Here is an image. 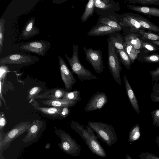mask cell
I'll return each mask as SVG.
<instances>
[{
	"instance_id": "6da1fadb",
	"label": "cell",
	"mask_w": 159,
	"mask_h": 159,
	"mask_svg": "<svg viewBox=\"0 0 159 159\" xmlns=\"http://www.w3.org/2000/svg\"><path fill=\"white\" fill-rule=\"evenodd\" d=\"M70 125L71 128L84 140L93 153L102 157L107 156L105 150L98 140L97 136L89 126H84L73 120L70 121Z\"/></svg>"
},
{
	"instance_id": "7a4b0ae2",
	"label": "cell",
	"mask_w": 159,
	"mask_h": 159,
	"mask_svg": "<svg viewBox=\"0 0 159 159\" xmlns=\"http://www.w3.org/2000/svg\"><path fill=\"white\" fill-rule=\"evenodd\" d=\"M39 61V58L35 56L16 52L1 58L0 65L7 66L11 69H16L32 65Z\"/></svg>"
},
{
	"instance_id": "3957f363",
	"label": "cell",
	"mask_w": 159,
	"mask_h": 159,
	"mask_svg": "<svg viewBox=\"0 0 159 159\" xmlns=\"http://www.w3.org/2000/svg\"><path fill=\"white\" fill-rule=\"evenodd\" d=\"M79 46L73 45L72 54L71 57L66 54L65 56L68 61L72 70L81 81L96 80L97 77L89 70L86 69L80 62L79 57Z\"/></svg>"
},
{
	"instance_id": "277c9868",
	"label": "cell",
	"mask_w": 159,
	"mask_h": 159,
	"mask_svg": "<svg viewBox=\"0 0 159 159\" xmlns=\"http://www.w3.org/2000/svg\"><path fill=\"white\" fill-rule=\"evenodd\" d=\"M89 126L97 134L98 139L111 147L116 142L117 135L112 126L108 124L89 121L88 123Z\"/></svg>"
},
{
	"instance_id": "5b68a950",
	"label": "cell",
	"mask_w": 159,
	"mask_h": 159,
	"mask_svg": "<svg viewBox=\"0 0 159 159\" xmlns=\"http://www.w3.org/2000/svg\"><path fill=\"white\" fill-rule=\"evenodd\" d=\"M56 134L59 137L61 142L57 145L64 152L70 155L77 157L80 155L81 146L68 133L63 130L54 127Z\"/></svg>"
},
{
	"instance_id": "8992f818",
	"label": "cell",
	"mask_w": 159,
	"mask_h": 159,
	"mask_svg": "<svg viewBox=\"0 0 159 159\" xmlns=\"http://www.w3.org/2000/svg\"><path fill=\"white\" fill-rule=\"evenodd\" d=\"M107 42L108 67L115 81L121 85L120 73L122 69L121 62L116 53V48L113 43L108 39Z\"/></svg>"
},
{
	"instance_id": "52a82bcc",
	"label": "cell",
	"mask_w": 159,
	"mask_h": 159,
	"mask_svg": "<svg viewBox=\"0 0 159 159\" xmlns=\"http://www.w3.org/2000/svg\"><path fill=\"white\" fill-rule=\"evenodd\" d=\"M116 17L122 30L126 35L130 33H139L140 31H145L138 21V14L127 12L119 15Z\"/></svg>"
},
{
	"instance_id": "ba28073f",
	"label": "cell",
	"mask_w": 159,
	"mask_h": 159,
	"mask_svg": "<svg viewBox=\"0 0 159 159\" xmlns=\"http://www.w3.org/2000/svg\"><path fill=\"white\" fill-rule=\"evenodd\" d=\"M51 44L44 40L33 41L19 43L14 44L12 47L18 50L36 54L44 56L51 48Z\"/></svg>"
},
{
	"instance_id": "9c48e42d",
	"label": "cell",
	"mask_w": 159,
	"mask_h": 159,
	"mask_svg": "<svg viewBox=\"0 0 159 159\" xmlns=\"http://www.w3.org/2000/svg\"><path fill=\"white\" fill-rule=\"evenodd\" d=\"M31 123L30 121L19 122L9 131L5 133L3 139L2 146L0 147V155L4 151L10 147V144L17 138L27 131Z\"/></svg>"
},
{
	"instance_id": "30bf717a",
	"label": "cell",
	"mask_w": 159,
	"mask_h": 159,
	"mask_svg": "<svg viewBox=\"0 0 159 159\" xmlns=\"http://www.w3.org/2000/svg\"><path fill=\"white\" fill-rule=\"evenodd\" d=\"M46 125L43 120H34L22 141L25 143L37 142L46 129Z\"/></svg>"
},
{
	"instance_id": "8fae6325",
	"label": "cell",
	"mask_w": 159,
	"mask_h": 159,
	"mask_svg": "<svg viewBox=\"0 0 159 159\" xmlns=\"http://www.w3.org/2000/svg\"><path fill=\"white\" fill-rule=\"evenodd\" d=\"M83 50L87 60L91 64L97 73L102 72L105 68L102 59V51L100 49L87 48L84 47Z\"/></svg>"
},
{
	"instance_id": "7c38bea8",
	"label": "cell",
	"mask_w": 159,
	"mask_h": 159,
	"mask_svg": "<svg viewBox=\"0 0 159 159\" xmlns=\"http://www.w3.org/2000/svg\"><path fill=\"white\" fill-rule=\"evenodd\" d=\"M58 59L61 79L64 84L65 89L68 92L71 90L73 85L76 83V80L63 59L58 56Z\"/></svg>"
},
{
	"instance_id": "4fadbf2b",
	"label": "cell",
	"mask_w": 159,
	"mask_h": 159,
	"mask_svg": "<svg viewBox=\"0 0 159 159\" xmlns=\"http://www.w3.org/2000/svg\"><path fill=\"white\" fill-rule=\"evenodd\" d=\"M108 101L106 93L103 92L95 93L89 100L85 108V111L89 112L102 109Z\"/></svg>"
},
{
	"instance_id": "5bb4252c",
	"label": "cell",
	"mask_w": 159,
	"mask_h": 159,
	"mask_svg": "<svg viewBox=\"0 0 159 159\" xmlns=\"http://www.w3.org/2000/svg\"><path fill=\"white\" fill-rule=\"evenodd\" d=\"M30 102L32 103V105L35 109L39 111L43 115L47 118L52 120H60L64 118L62 114L63 107H41L39 106L38 102L34 99Z\"/></svg>"
},
{
	"instance_id": "9a60e30c",
	"label": "cell",
	"mask_w": 159,
	"mask_h": 159,
	"mask_svg": "<svg viewBox=\"0 0 159 159\" xmlns=\"http://www.w3.org/2000/svg\"><path fill=\"white\" fill-rule=\"evenodd\" d=\"M35 22V18L33 17L28 20L19 36V40H27L40 33V29L36 26Z\"/></svg>"
},
{
	"instance_id": "2e32d148",
	"label": "cell",
	"mask_w": 159,
	"mask_h": 159,
	"mask_svg": "<svg viewBox=\"0 0 159 159\" xmlns=\"http://www.w3.org/2000/svg\"><path fill=\"white\" fill-rule=\"evenodd\" d=\"M94 9H95L94 11H96L98 14L103 11V12L108 11L109 12L113 13L120 9L119 5L113 0H94Z\"/></svg>"
},
{
	"instance_id": "e0dca14e",
	"label": "cell",
	"mask_w": 159,
	"mask_h": 159,
	"mask_svg": "<svg viewBox=\"0 0 159 159\" xmlns=\"http://www.w3.org/2000/svg\"><path fill=\"white\" fill-rule=\"evenodd\" d=\"M120 31L109 26L97 22L96 25L93 26L88 32L87 35L92 36H110L111 34Z\"/></svg>"
},
{
	"instance_id": "ac0fdd59",
	"label": "cell",
	"mask_w": 159,
	"mask_h": 159,
	"mask_svg": "<svg viewBox=\"0 0 159 159\" xmlns=\"http://www.w3.org/2000/svg\"><path fill=\"white\" fill-rule=\"evenodd\" d=\"M127 7L134 11L148 16L159 17V8L146 6H139L129 4Z\"/></svg>"
},
{
	"instance_id": "d6986e66",
	"label": "cell",
	"mask_w": 159,
	"mask_h": 159,
	"mask_svg": "<svg viewBox=\"0 0 159 159\" xmlns=\"http://www.w3.org/2000/svg\"><path fill=\"white\" fill-rule=\"evenodd\" d=\"M97 22L109 26L120 31L122 30L121 26L119 24L116 16L114 15L100 16Z\"/></svg>"
},
{
	"instance_id": "ffe728a7",
	"label": "cell",
	"mask_w": 159,
	"mask_h": 159,
	"mask_svg": "<svg viewBox=\"0 0 159 159\" xmlns=\"http://www.w3.org/2000/svg\"><path fill=\"white\" fill-rule=\"evenodd\" d=\"M67 92L65 89L56 88L45 92L43 94L38 95L34 99L47 98L49 99H55L63 98Z\"/></svg>"
},
{
	"instance_id": "44dd1931",
	"label": "cell",
	"mask_w": 159,
	"mask_h": 159,
	"mask_svg": "<svg viewBox=\"0 0 159 159\" xmlns=\"http://www.w3.org/2000/svg\"><path fill=\"white\" fill-rule=\"evenodd\" d=\"M77 102L70 101L63 98L55 99H49L44 100L42 103L44 105L51 107H70L75 106Z\"/></svg>"
},
{
	"instance_id": "7402d4cb",
	"label": "cell",
	"mask_w": 159,
	"mask_h": 159,
	"mask_svg": "<svg viewBox=\"0 0 159 159\" xmlns=\"http://www.w3.org/2000/svg\"><path fill=\"white\" fill-rule=\"evenodd\" d=\"M124 80L127 94L131 105L136 112L139 114L140 111L137 98L125 75L124 76Z\"/></svg>"
},
{
	"instance_id": "603a6c76",
	"label": "cell",
	"mask_w": 159,
	"mask_h": 159,
	"mask_svg": "<svg viewBox=\"0 0 159 159\" xmlns=\"http://www.w3.org/2000/svg\"><path fill=\"white\" fill-rule=\"evenodd\" d=\"M126 44H130L137 50L141 51L142 49V36L140 33H130L125 36Z\"/></svg>"
},
{
	"instance_id": "cb8c5ba5",
	"label": "cell",
	"mask_w": 159,
	"mask_h": 159,
	"mask_svg": "<svg viewBox=\"0 0 159 159\" xmlns=\"http://www.w3.org/2000/svg\"><path fill=\"white\" fill-rule=\"evenodd\" d=\"M108 39L113 43L116 49L125 50L126 46L125 38L120 32L111 34L109 36Z\"/></svg>"
},
{
	"instance_id": "d4e9b609",
	"label": "cell",
	"mask_w": 159,
	"mask_h": 159,
	"mask_svg": "<svg viewBox=\"0 0 159 159\" xmlns=\"http://www.w3.org/2000/svg\"><path fill=\"white\" fill-rule=\"evenodd\" d=\"M137 19L141 26L148 31L159 34V27L151 22L147 18L138 14Z\"/></svg>"
},
{
	"instance_id": "484cf974",
	"label": "cell",
	"mask_w": 159,
	"mask_h": 159,
	"mask_svg": "<svg viewBox=\"0 0 159 159\" xmlns=\"http://www.w3.org/2000/svg\"><path fill=\"white\" fill-rule=\"evenodd\" d=\"M137 59L140 61L148 63H157L159 62V54L140 53L138 54Z\"/></svg>"
},
{
	"instance_id": "4316f807",
	"label": "cell",
	"mask_w": 159,
	"mask_h": 159,
	"mask_svg": "<svg viewBox=\"0 0 159 159\" xmlns=\"http://www.w3.org/2000/svg\"><path fill=\"white\" fill-rule=\"evenodd\" d=\"M94 9V0H89L85 6L84 11L81 16V20L82 22L86 21L89 17L93 15Z\"/></svg>"
},
{
	"instance_id": "83f0119b",
	"label": "cell",
	"mask_w": 159,
	"mask_h": 159,
	"mask_svg": "<svg viewBox=\"0 0 159 159\" xmlns=\"http://www.w3.org/2000/svg\"><path fill=\"white\" fill-rule=\"evenodd\" d=\"M116 51L122 63L126 68L130 70V66L132 62L125 50L116 49Z\"/></svg>"
},
{
	"instance_id": "f1b7e54d",
	"label": "cell",
	"mask_w": 159,
	"mask_h": 159,
	"mask_svg": "<svg viewBox=\"0 0 159 159\" xmlns=\"http://www.w3.org/2000/svg\"><path fill=\"white\" fill-rule=\"evenodd\" d=\"M142 49L140 53H152L159 50V47L146 40L142 39Z\"/></svg>"
},
{
	"instance_id": "f546056e",
	"label": "cell",
	"mask_w": 159,
	"mask_h": 159,
	"mask_svg": "<svg viewBox=\"0 0 159 159\" xmlns=\"http://www.w3.org/2000/svg\"><path fill=\"white\" fill-rule=\"evenodd\" d=\"M81 92L78 90H75L71 92L67 91L63 99L72 101L79 102L81 100Z\"/></svg>"
},
{
	"instance_id": "4dcf8cb0",
	"label": "cell",
	"mask_w": 159,
	"mask_h": 159,
	"mask_svg": "<svg viewBox=\"0 0 159 159\" xmlns=\"http://www.w3.org/2000/svg\"><path fill=\"white\" fill-rule=\"evenodd\" d=\"M125 50L130 59L132 62L135 61L137 59L138 54L140 53V51L136 49L130 44H126Z\"/></svg>"
},
{
	"instance_id": "1f68e13d",
	"label": "cell",
	"mask_w": 159,
	"mask_h": 159,
	"mask_svg": "<svg viewBox=\"0 0 159 159\" xmlns=\"http://www.w3.org/2000/svg\"><path fill=\"white\" fill-rule=\"evenodd\" d=\"M130 4H139L145 6L148 5H159V0H126Z\"/></svg>"
},
{
	"instance_id": "d6a6232c",
	"label": "cell",
	"mask_w": 159,
	"mask_h": 159,
	"mask_svg": "<svg viewBox=\"0 0 159 159\" xmlns=\"http://www.w3.org/2000/svg\"><path fill=\"white\" fill-rule=\"evenodd\" d=\"M142 36V39L144 40L159 41V34L153 32L140 31L139 33Z\"/></svg>"
},
{
	"instance_id": "836d02e7",
	"label": "cell",
	"mask_w": 159,
	"mask_h": 159,
	"mask_svg": "<svg viewBox=\"0 0 159 159\" xmlns=\"http://www.w3.org/2000/svg\"><path fill=\"white\" fill-rule=\"evenodd\" d=\"M5 20L2 18L0 19V54L2 50L4 40Z\"/></svg>"
},
{
	"instance_id": "e575fe53",
	"label": "cell",
	"mask_w": 159,
	"mask_h": 159,
	"mask_svg": "<svg viewBox=\"0 0 159 159\" xmlns=\"http://www.w3.org/2000/svg\"><path fill=\"white\" fill-rule=\"evenodd\" d=\"M42 90V88L40 86H35L31 88L28 91L27 96L28 100L30 101V102L31 101L34 99L38 94Z\"/></svg>"
},
{
	"instance_id": "d590c367",
	"label": "cell",
	"mask_w": 159,
	"mask_h": 159,
	"mask_svg": "<svg viewBox=\"0 0 159 159\" xmlns=\"http://www.w3.org/2000/svg\"><path fill=\"white\" fill-rule=\"evenodd\" d=\"M140 137L139 126L136 125L132 128L129 135V140L132 141L138 139Z\"/></svg>"
},
{
	"instance_id": "8d00e7d4",
	"label": "cell",
	"mask_w": 159,
	"mask_h": 159,
	"mask_svg": "<svg viewBox=\"0 0 159 159\" xmlns=\"http://www.w3.org/2000/svg\"><path fill=\"white\" fill-rule=\"evenodd\" d=\"M7 124V120L3 112H0V133L2 136L3 139L4 138L5 133L4 132V129Z\"/></svg>"
},
{
	"instance_id": "74e56055",
	"label": "cell",
	"mask_w": 159,
	"mask_h": 159,
	"mask_svg": "<svg viewBox=\"0 0 159 159\" xmlns=\"http://www.w3.org/2000/svg\"><path fill=\"white\" fill-rule=\"evenodd\" d=\"M5 76L0 77V102L1 100L3 101L4 104L6 105V102L5 99H4L3 95H2V89L4 82V81Z\"/></svg>"
},
{
	"instance_id": "f35d334b",
	"label": "cell",
	"mask_w": 159,
	"mask_h": 159,
	"mask_svg": "<svg viewBox=\"0 0 159 159\" xmlns=\"http://www.w3.org/2000/svg\"><path fill=\"white\" fill-rule=\"evenodd\" d=\"M150 73L153 80L157 81L159 80V66L155 70H151Z\"/></svg>"
},
{
	"instance_id": "ab89813d",
	"label": "cell",
	"mask_w": 159,
	"mask_h": 159,
	"mask_svg": "<svg viewBox=\"0 0 159 159\" xmlns=\"http://www.w3.org/2000/svg\"><path fill=\"white\" fill-rule=\"evenodd\" d=\"M151 114L152 115L154 122L159 124V109L154 110Z\"/></svg>"
},
{
	"instance_id": "60d3db41",
	"label": "cell",
	"mask_w": 159,
	"mask_h": 159,
	"mask_svg": "<svg viewBox=\"0 0 159 159\" xmlns=\"http://www.w3.org/2000/svg\"><path fill=\"white\" fill-rule=\"evenodd\" d=\"M70 113V109L68 107L62 108V114L64 118L68 116Z\"/></svg>"
},
{
	"instance_id": "b9f144b4",
	"label": "cell",
	"mask_w": 159,
	"mask_h": 159,
	"mask_svg": "<svg viewBox=\"0 0 159 159\" xmlns=\"http://www.w3.org/2000/svg\"><path fill=\"white\" fill-rule=\"evenodd\" d=\"M148 42L158 46L159 47V41H154L151 40H147Z\"/></svg>"
},
{
	"instance_id": "7bdbcfd3",
	"label": "cell",
	"mask_w": 159,
	"mask_h": 159,
	"mask_svg": "<svg viewBox=\"0 0 159 159\" xmlns=\"http://www.w3.org/2000/svg\"><path fill=\"white\" fill-rule=\"evenodd\" d=\"M50 147V144L49 143H47L45 146V147L46 149H48Z\"/></svg>"
},
{
	"instance_id": "ee69618b",
	"label": "cell",
	"mask_w": 159,
	"mask_h": 159,
	"mask_svg": "<svg viewBox=\"0 0 159 159\" xmlns=\"http://www.w3.org/2000/svg\"><path fill=\"white\" fill-rule=\"evenodd\" d=\"M126 159H132L128 155H126Z\"/></svg>"
},
{
	"instance_id": "f6af8a7d",
	"label": "cell",
	"mask_w": 159,
	"mask_h": 159,
	"mask_svg": "<svg viewBox=\"0 0 159 159\" xmlns=\"http://www.w3.org/2000/svg\"><path fill=\"white\" fill-rule=\"evenodd\" d=\"M0 159H4V158L2 155H0Z\"/></svg>"
}]
</instances>
